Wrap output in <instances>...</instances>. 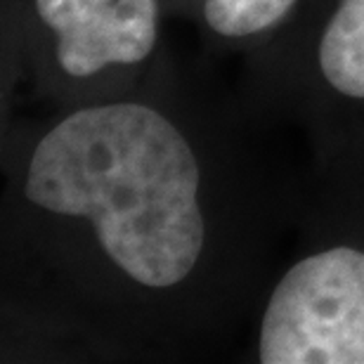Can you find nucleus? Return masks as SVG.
I'll return each mask as SVG.
<instances>
[{
  "instance_id": "nucleus-3",
  "label": "nucleus",
  "mask_w": 364,
  "mask_h": 364,
  "mask_svg": "<svg viewBox=\"0 0 364 364\" xmlns=\"http://www.w3.org/2000/svg\"><path fill=\"white\" fill-rule=\"evenodd\" d=\"M36 10L57 36V60L69 76L137 64L156 46V0H36Z\"/></svg>"
},
{
  "instance_id": "nucleus-4",
  "label": "nucleus",
  "mask_w": 364,
  "mask_h": 364,
  "mask_svg": "<svg viewBox=\"0 0 364 364\" xmlns=\"http://www.w3.org/2000/svg\"><path fill=\"white\" fill-rule=\"evenodd\" d=\"M317 62L333 90L364 100V0H338L319 41Z\"/></svg>"
},
{
  "instance_id": "nucleus-1",
  "label": "nucleus",
  "mask_w": 364,
  "mask_h": 364,
  "mask_svg": "<svg viewBox=\"0 0 364 364\" xmlns=\"http://www.w3.org/2000/svg\"><path fill=\"white\" fill-rule=\"evenodd\" d=\"M199 187L185 135L156 109L114 102L78 109L41 137L24 194L48 213L90 220L121 272L168 289L187 279L203 251Z\"/></svg>"
},
{
  "instance_id": "nucleus-2",
  "label": "nucleus",
  "mask_w": 364,
  "mask_h": 364,
  "mask_svg": "<svg viewBox=\"0 0 364 364\" xmlns=\"http://www.w3.org/2000/svg\"><path fill=\"white\" fill-rule=\"evenodd\" d=\"M263 364H364V251L333 246L274 287L258 336Z\"/></svg>"
},
{
  "instance_id": "nucleus-5",
  "label": "nucleus",
  "mask_w": 364,
  "mask_h": 364,
  "mask_svg": "<svg viewBox=\"0 0 364 364\" xmlns=\"http://www.w3.org/2000/svg\"><path fill=\"white\" fill-rule=\"evenodd\" d=\"M294 5L296 0H206L203 17L215 33L237 38L274 26Z\"/></svg>"
}]
</instances>
